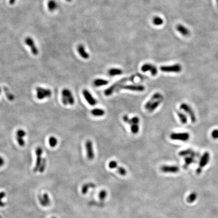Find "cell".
<instances>
[{"label": "cell", "mask_w": 218, "mask_h": 218, "mask_svg": "<svg viewBox=\"0 0 218 218\" xmlns=\"http://www.w3.org/2000/svg\"><path fill=\"white\" fill-rule=\"evenodd\" d=\"M134 77H135L134 76H132L130 78H124L121 79L119 81H117L105 90L104 92L105 95L106 96H111L113 94V92H116L117 89H118L119 87H121L122 85H124V83L126 82L127 81H129L130 80H132L134 78Z\"/></svg>", "instance_id": "obj_1"}, {"label": "cell", "mask_w": 218, "mask_h": 218, "mask_svg": "<svg viewBox=\"0 0 218 218\" xmlns=\"http://www.w3.org/2000/svg\"><path fill=\"white\" fill-rule=\"evenodd\" d=\"M36 97L38 100H43L45 98H49L52 96V91L50 89H45L41 87H37L36 89Z\"/></svg>", "instance_id": "obj_2"}, {"label": "cell", "mask_w": 218, "mask_h": 218, "mask_svg": "<svg viewBox=\"0 0 218 218\" xmlns=\"http://www.w3.org/2000/svg\"><path fill=\"white\" fill-rule=\"evenodd\" d=\"M190 138V135L187 132H179L172 133L170 135V138L174 140L181 141H187Z\"/></svg>", "instance_id": "obj_3"}, {"label": "cell", "mask_w": 218, "mask_h": 218, "mask_svg": "<svg viewBox=\"0 0 218 218\" xmlns=\"http://www.w3.org/2000/svg\"><path fill=\"white\" fill-rule=\"evenodd\" d=\"M180 108L181 110H183L185 113H186V114H188L189 116L190 117V120L192 122H196V116L193 110L190 107V106L187 103H182L181 104Z\"/></svg>", "instance_id": "obj_4"}, {"label": "cell", "mask_w": 218, "mask_h": 218, "mask_svg": "<svg viewBox=\"0 0 218 218\" xmlns=\"http://www.w3.org/2000/svg\"><path fill=\"white\" fill-rule=\"evenodd\" d=\"M120 89L131 90L134 92H141L145 90V87L143 85H122L117 89L116 92Z\"/></svg>", "instance_id": "obj_5"}, {"label": "cell", "mask_w": 218, "mask_h": 218, "mask_svg": "<svg viewBox=\"0 0 218 218\" xmlns=\"http://www.w3.org/2000/svg\"><path fill=\"white\" fill-rule=\"evenodd\" d=\"M160 70L164 72L179 73L181 71L182 67L180 64H176L171 66H163L160 67Z\"/></svg>", "instance_id": "obj_6"}, {"label": "cell", "mask_w": 218, "mask_h": 218, "mask_svg": "<svg viewBox=\"0 0 218 218\" xmlns=\"http://www.w3.org/2000/svg\"><path fill=\"white\" fill-rule=\"evenodd\" d=\"M43 153V150L41 147H38L36 150V165L34 168V172H37L39 170L40 165L42 161V154Z\"/></svg>", "instance_id": "obj_7"}, {"label": "cell", "mask_w": 218, "mask_h": 218, "mask_svg": "<svg viewBox=\"0 0 218 218\" xmlns=\"http://www.w3.org/2000/svg\"><path fill=\"white\" fill-rule=\"evenodd\" d=\"M85 149L87 151V159L89 160H92L94 158V152L92 141L87 140L85 143Z\"/></svg>", "instance_id": "obj_8"}, {"label": "cell", "mask_w": 218, "mask_h": 218, "mask_svg": "<svg viewBox=\"0 0 218 218\" xmlns=\"http://www.w3.org/2000/svg\"><path fill=\"white\" fill-rule=\"evenodd\" d=\"M108 166L111 169H116L119 174L121 176H125L127 174L126 170L122 167L119 166L118 163L115 161H111L109 163Z\"/></svg>", "instance_id": "obj_9"}, {"label": "cell", "mask_w": 218, "mask_h": 218, "mask_svg": "<svg viewBox=\"0 0 218 218\" xmlns=\"http://www.w3.org/2000/svg\"><path fill=\"white\" fill-rule=\"evenodd\" d=\"M25 43L30 48V50L31 51L32 54L34 56H37L38 54V53H39L38 50V48L36 47V43H34L33 39L29 37H27L25 40Z\"/></svg>", "instance_id": "obj_10"}, {"label": "cell", "mask_w": 218, "mask_h": 218, "mask_svg": "<svg viewBox=\"0 0 218 218\" xmlns=\"http://www.w3.org/2000/svg\"><path fill=\"white\" fill-rule=\"evenodd\" d=\"M26 134V132L24 130L19 129L17 130L16 139L17 140V143H18V145L20 147H24L25 143L23 139V137L25 136Z\"/></svg>", "instance_id": "obj_11"}, {"label": "cell", "mask_w": 218, "mask_h": 218, "mask_svg": "<svg viewBox=\"0 0 218 218\" xmlns=\"http://www.w3.org/2000/svg\"><path fill=\"white\" fill-rule=\"evenodd\" d=\"M141 70L143 72L147 71H150V73L152 76H155L158 74V70L156 66L152 64H145L141 67Z\"/></svg>", "instance_id": "obj_12"}, {"label": "cell", "mask_w": 218, "mask_h": 218, "mask_svg": "<svg viewBox=\"0 0 218 218\" xmlns=\"http://www.w3.org/2000/svg\"><path fill=\"white\" fill-rule=\"evenodd\" d=\"M82 94L85 97V99L90 105L92 106L96 105L97 103V101L93 97V96L90 94L89 90L87 89H84L82 91Z\"/></svg>", "instance_id": "obj_13"}, {"label": "cell", "mask_w": 218, "mask_h": 218, "mask_svg": "<svg viewBox=\"0 0 218 218\" xmlns=\"http://www.w3.org/2000/svg\"><path fill=\"white\" fill-rule=\"evenodd\" d=\"M38 201H40L41 205L44 207H49L51 204V199L50 198L49 194L45 193L43 196H38Z\"/></svg>", "instance_id": "obj_14"}, {"label": "cell", "mask_w": 218, "mask_h": 218, "mask_svg": "<svg viewBox=\"0 0 218 218\" xmlns=\"http://www.w3.org/2000/svg\"><path fill=\"white\" fill-rule=\"evenodd\" d=\"M62 95L64 96L67 99L68 103L70 105H73L75 103V99L72 95L71 92L67 89H64L62 90Z\"/></svg>", "instance_id": "obj_15"}, {"label": "cell", "mask_w": 218, "mask_h": 218, "mask_svg": "<svg viewBox=\"0 0 218 218\" xmlns=\"http://www.w3.org/2000/svg\"><path fill=\"white\" fill-rule=\"evenodd\" d=\"M162 98H163V95L161 93H160V92H156V93H155V94L152 95V96L150 98V100H149V101H147V103L145 104V109L147 110H148L150 107V106L152 105V103L154 101H156V100H158V99H162Z\"/></svg>", "instance_id": "obj_16"}, {"label": "cell", "mask_w": 218, "mask_h": 218, "mask_svg": "<svg viewBox=\"0 0 218 218\" xmlns=\"http://www.w3.org/2000/svg\"><path fill=\"white\" fill-rule=\"evenodd\" d=\"M77 51L80 54V56L85 59H87L89 57V54L87 52L85 47L83 45H80L77 47Z\"/></svg>", "instance_id": "obj_17"}, {"label": "cell", "mask_w": 218, "mask_h": 218, "mask_svg": "<svg viewBox=\"0 0 218 218\" xmlns=\"http://www.w3.org/2000/svg\"><path fill=\"white\" fill-rule=\"evenodd\" d=\"M176 29L180 34L183 36H188L190 34L189 30L182 25H178L176 27Z\"/></svg>", "instance_id": "obj_18"}, {"label": "cell", "mask_w": 218, "mask_h": 218, "mask_svg": "<svg viewBox=\"0 0 218 218\" xmlns=\"http://www.w3.org/2000/svg\"><path fill=\"white\" fill-rule=\"evenodd\" d=\"M179 155L181 156H188L190 155L191 156L196 157L198 156V154L197 152H195L194 150H192L191 149H187L185 150H182L179 153Z\"/></svg>", "instance_id": "obj_19"}, {"label": "cell", "mask_w": 218, "mask_h": 218, "mask_svg": "<svg viewBox=\"0 0 218 218\" xmlns=\"http://www.w3.org/2000/svg\"><path fill=\"white\" fill-rule=\"evenodd\" d=\"M209 159H210V154H209V152H205L200 161V163H199L200 167H203L206 165L209 162Z\"/></svg>", "instance_id": "obj_20"}, {"label": "cell", "mask_w": 218, "mask_h": 218, "mask_svg": "<svg viewBox=\"0 0 218 218\" xmlns=\"http://www.w3.org/2000/svg\"><path fill=\"white\" fill-rule=\"evenodd\" d=\"M161 171L164 173L168 172H175L178 171V168L176 166H163L161 168Z\"/></svg>", "instance_id": "obj_21"}, {"label": "cell", "mask_w": 218, "mask_h": 218, "mask_svg": "<svg viewBox=\"0 0 218 218\" xmlns=\"http://www.w3.org/2000/svg\"><path fill=\"white\" fill-rule=\"evenodd\" d=\"M47 6L49 11L51 12L54 11L58 8V5L54 0H50L48 2Z\"/></svg>", "instance_id": "obj_22"}, {"label": "cell", "mask_w": 218, "mask_h": 218, "mask_svg": "<svg viewBox=\"0 0 218 218\" xmlns=\"http://www.w3.org/2000/svg\"><path fill=\"white\" fill-rule=\"evenodd\" d=\"M163 101V98L162 99H158V100H156V101H154L153 103H152V105L150 106V107L149 108L148 111L149 112H152L153 111H154L159 106L160 104L162 103V102Z\"/></svg>", "instance_id": "obj_23"}, {"label": "cell", "mask_w": 218, "mask_h": 218, "mask_svg": "<svg viewBox=\"0 0 218 218\" xmlns=\"http://www.w3.org/2000/svg\"><path fill=\"white\" fill-rule=\"evenodd\" d=\"M91 114L95 117H101L103 116L105 114V112L103 109L95 108L92 110Z\"/></svg>", "instance_id": "obj_24"}, {"label": "cell", "mask_w": 218, "mask_h": 218, "mask_svg": "<svg viewBox=\"0 0 218 218\" xmlns=\"http://www.w3.org/2000/svg\"><path fill=\"white\" fill-rule=\"evenodd\" d=\"M123 73L122 70L119 68H111L108 71V74L111 76L121 75Z\"/></svg>", "instance_id": "obj_25"}, {"label": "cell", "mask_w": 218, "mask_h": 218, "mask_svg": "<svg viewBox=\"0 0 218 218\" xmlns=\"http://www.w3.org/2000/svg\"><path fill=\"white\" fill-rule=\"evenodd\" d=\"M109 83V81L107 80L103 79H96L94 81V84L96 87H102L105 86Z\"/></svg>", "instance_id": "obj_26"}, {"label": "cell", "mask_w": 218, "mask_h": 218, "mask_svg": "<svg viewBox=\"0 0 218 218\" xmlns=\"http://www.w3.org/2000/svg\"><path fill=\"white\" fill-rule=\"evenodd\" d=\"M94 187H96V185L92 183H88L85 184L82 186V189H81L82 194H85L90 188H94Z\"/></svg>", "instance_id": "obj_27"}, {"label": "cell", "mask_w": 218, "mask_h": 218, "mask_svg": "<svg viewBox=\"0 0 218 218\" xmlns=\"http://www.w3.org/2000/svg\"><path fill=\"white\" fill-rule=\"evenodd\" d=\"M3 89H4V92L6 94V97L11 102L13 101L14 100H15V96H14V94H12L11 92H10L9 89L7 87H4Z\"/></svg>", "instance_id": "obj_28"}, {"label": "cell", "mask_w": 218, "mask_h": 218, "mask_svg": "<svg viewBox=\"0 0 218 218\" xmlns=\"http://www.w3.org/2000/svg\"><path fill=\"white\" fill-rule=\"evenodd\" d=\"M176 113L180 120L181 122L183 124H186L187 123V117L186 115H185L184 113L181 112L180 111H177Z\"/></svg>", "instance_id": "obj_29"}, {"label": "cell", "mask_w": 218, "mask_h": 218, "mask_svg": "<svg viewBox=\"0 0 218 218\" xmlns=\"http://www.w3.org/2000/svg\"><path fill=\"white\" fill-rule=\"evenodd\" d=\"M164 21L163 19L161 18V17H154L153 19H152V23L154 25H156V26H160L161 25L163 24V23Z\"/></svg>", "instance_id": "obj_30"}, {"label": "cell", "mask_w": 218, "mask_h": 218, "mask_svg": "<svg viewBox=\"0 0 218 218\" xmlns=\"http://www.w3.org/2000/svg\"><path fill=\"white\" fill-rule=\"evenodd\" d=\"M49 143L50 147H54L58 144V139L54 136H51L49 138Z\"/></svg>", "instance_id": "obj_31"}, {"label": "cell", "mask_w": 218, "mask_h": 218, "mask_svg": "<svg viewBox=\"0 0 218 218\" xmlns=\"http://www.w3.org/2000/svg\"><path fill=\"white\" fill-rule=\"evenodd\" d=\"M46 166H47V160L45 158H43L41 161V164L40 165L38 172H40V173H43V172L45 171Z\"/></svg>", "instance_id": "obj_32"}, {"label": "cell", "mask_w": 218, "mask_h": 218, "mask_svg": "<svg viewBox=\"0 0 218 218\" xmlns=\"http://www.w3.org/2000/svg\"><path fill=\"white\" fill-rule=\"evenodd\" d=\"M131 131L132 133L134 134H136L138 133L139 130V127L138 124H132L130 125Z\"/></svg>", "instance_id": "obj_33"}, {"label": "cell", "mask_w": 218, "mask_h": 218, "mask_svg": "<svg viewBox=\"0 0 218 218\" xmlns=\"http://www.w3.org/2000/svg\"><path fill=\"white\" fill-rule=\"evenodd\" d=\"M6 196V193L5 192L2 191L0 192V207L3 208L5 207L6 203L2 201V199Z\"/></svg>", "instance_id": "obj_34"}, {"label": "cell", "mask_w": 218, "mask_h": 218, "mask_svg": "<svg viewBox=\"0 0 218 218\" xmlns=\"http://www.w3.org/2000/svg\"><path fill=\"white\" fill-rule=\"evenodd\" d=\"M194 157L191 156L185 157V165L186 166L188 165L189 164L192 163L194 161Z\"/></svg>", "instance_id": "obj_35"}, {"label": "cell", "mask_w": 218, "mask_h": 218, "mask_svg": "<svg viewBox=\"0 0 218 218\" xmlns=\"http://www.w3.org/2000/svg\"><path fill=\"white\" fill-rule=\"evenodd\" d=\"M107 196V192L105 190H102L99 194V198L101 200L103 201L105 199Z\"/></svg>", "instance_id": "obj_36"}, {"label": "cell", "mask_w": 218, "mask_h": 218, "mask_svg": "<svg viewBox=\"0 0 218 218\" xmlns=\"http://www.w3.org/2000/svg\"><path fill=\"white\" fill-rule=\"evenodd\" d=\"M123 120L124 121V122L127 123L130 125H131L132 124L131 119H130L127 115H124L123 117Z\"/></svg>", "instance_id": "obj_37"}, {"label": "cell", "mask_w": 218, "mask_h": 218, "mask_svg": "<svg viewBox=\"0 0 218 218\" xmlns=\"http://www.w3.org/2000/svg\"><path fill=\"white\" fill-rule=\"evenodd\" d=\"M212 138L215 139H218V129H215L212 132L211 134Z\"/></svg>", "instance_id": "obj_38"}, {"label": "cell", "mask_w": 218, "mask_h": 218, "mask_svg": "<svg viewBox=\"0 0 218 218\" xmlns=\"http://www.w3.org/2000/svg\"><path fill=\"white\" fill-rule=\"evenodd\" d=\"M131 120L132 124H139L140 120H139V118L138 117H132V118L131 119Z\"/></svg>", "instance_id": "obj_39"}, {"label": "cell", "mask_w": 218, "mask_h": 218, "mask_svg": "<svg viewBox=\"0 0 218 218\" xmlns=\"http://www.w3.org/2000/svg\"><path fill=\"white\" fill-rule=\"evenodd\" d=\"M5 164V160L2 157H0V168L2 167Z\"/></svg>", "instance_id": "obj_40"}, {"label": "cell", "mask_w": 218, "mask_h": 218, "mask_svg": "<svg viewBox=\"0 0 218 218\" xmlns=\"http://www.w3.org/2000/svg\"><path fill=\"white\" fill-rule=\"evenodd\" d=\"M16 0H9V4H10V5H14V4L15 3V2H16Z\"/></svg>", "instance_id": "obj_41"}, {"label": "cell", "mask_w": 218, "mask_h": 218, "mask_svg": "<svg viewBox=\"0 0 218 218\" xmlns=\"http://www.w3.org/2000/svg\"><path fill=\"white\" fill-rule=\"evenodd\" d=\"M66 1H67V2H71V1L72 0H66Z\"/></svg>", "instance_id": "obj_42"}, {"label": "cell", "mask_w": 218, "mask_h": 218, "mask_svg": "<svg viewBox=\"0 0 218 218\" xmlns=\"http://www.w3.org/2000/svg\"><path fill=\"white\" fill-rule=\"evenodd\" d=\"M217 3V5L218 6V0H216Z\"/></svg>", "instance_id": "obj_43"}, {"label": "cell", "mask_w": 218, "mask_h": 218, "mask_svg": "<svg viewBox=\"0 0 218 218\" xmlns=\"http://www.w3.org/2000/svg\"><path fill=\"white\" fill-rule=\"evenodd\" d=\"M1 87H0V94H1Z\"/></svg>", "instance_id": "obj_44"}, {"label": "cell", "mask_w": 218, "mask_h": 218, "mask_svg": "<svg viewBox=\"0 0 218 218\" xmlns=\"http://www.w3.org/2000/svg\"><path fill=\"white\" fill-rule=\"evenodd\" d=\"M0 218H3L2 217V216H1V215H0Z\"/></svg>", "instance_id": "obj_45"}, {"label": "cell", "mask_w": 218, "mask_h": 218, "mask_svg": "<svg viewBox=\"0 0 218 218\" xmlns=\"http://www.w3.org/2000/svg\"><path fill=\"white\" fill-rule=\"evenodd\" d=\"M57 218L56 217H52V218Z\"/></svg>", "instance_id": "obj_46"}]
</instances>
